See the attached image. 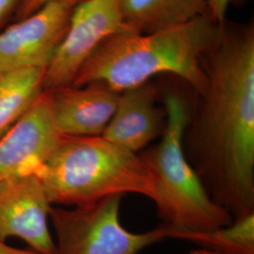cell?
<instances>
[{
	"label": "cell",
	"instance_id": "18",
	"mask_svg": "<svg viewBox=\"0 0 254 254\" xmlns=\"http://www.w3.org/2000/svg\"><path fill=\"white\" fill-rule=\"evenodd\" d=\"M0 254H41L32 250H21L17 248L10 247L5 243L4 240L0 239Z\"/></svg>",
	"mask_w": 254,
	"mask_h": 254
},
{
	"label": "cell",
	"instance_id": "16",
	"mask_svg": "<svg viewBox=\"0 0 254 254\" xmlns=\"http://www.w3.org/2000/svg\"><path fill=\"white\" fill-rule=\"evenodd\" d=\"M230 1L231 0H207L209 16L219 27H223Z\"/></svg>",
	"mask_w": 254,
	"mask_h": 254
},
{
	"label": "cell",
	"instance_id": "17",
	"mask_svg": "<svg viewBox=\"0 0 254 254\" xmlns=\"http://www.w3.org/2000/svg\"><path fill=\"white\" fill-rule=\"evenodd\" d=\"M21 0H0V31L10 17H13Z\"/></svg>",
	"mask_w": 254,
	"mask_h": 254
},
{
	"label": "cell",
	"instance_id": "12",
	"mask_svg": "<svg viewBox=\"0 0 254 254\" xmlns=\"http://www.w3.org/2000/svg\"><path fill=\"white\" fill-rule=\"evenodd\" d=\"M208 13L207 0H123V29L148 34Z\"/></svg>",
	"mask_w": 254,
	"mask_h": 254
},
{
	"label": "cell",
	"instance_id": "13",
	"mask_svg": "<svg viewBox=\"0 0 254 254\" xmlns=\"http://www.w3.org/2000/svg\"><path fill=\"white\" fill-rule=\"evenodd\" d=\"M45 68L0 73V138L13 127L44 91Z\"/></svg>",
	"mask_w": 254,
	"mask_h": 254
},
{
	"label": "cell",
	"instance_id": "5",
	"mask_svg": "<svg viewBox=\"0 0 254 254\" xmlns=\"http://www.w3.org/2000/svg\"><path fill=\"white\" fill-rule=\"evenodd\" d=\"M123 195H112L73 209L51 207L56 254H138L168 238L162 224L145 233H132L120 221Z\"/></svg>",
	"mask_w": 254,
	"mask_h": 254
},
{
	"label": "cell",
	"instance_id": "11",
	"mask_svg": "<svg viewBox=\"0 0 254 254\" xmlns=\"http://www.w3.org/2000/svg\"><path fill=\"white\" fill-rule=\"evenodd\" d=\"M158 91L150 82L123 91L113 117L102 136L131 153L140 150L166 129L165 109L156 106Z\"/></svg>",
	"mask_w": 254,
	"mask_h": 254
},
{
	"label": "cell",
	"instance_id": "15",
	"mask_svg": "<svg viewBox=\"0 0 254 254\" xmlns=\"http://www.w3.org/2000/svg\"><path fill=\"white\" fill-rule=\"evenodd\" d=\"M80 1L82 0H21L13 19L16 22L21 19L26 18L27 16L31 15L32 13H34L38 9L43 8L44 6L50 3L67 2V3H73L76 5Z\"/></svg>",
	"mask_w": 254,
	"mask_h": 254
},
{
	"label": "cell",
	"instance_id": "1",
	"mask_svg": "<svg viewBox=\"0 0 254 254\" xmlns=\"http://www.w3.org/2000/svg\"><path fill=\"white\" fill-rule=\"evenodd\" d=\"M205 56L207 83L183 148L209 197L236 219L254 212V28L223 29Z\"/></svg>",
	"mask_w": 254,
	"mask_h": 254
},
{
	"label": "cell",
	"instance_id": "6",
	"mask_svg": "<svg viewBox=\"0 0 254 254\" xmlns=\"http://www.w3.org/2000/svg\"><path fill=\"white\" fill-rule=\"evenodd\" d=\"M123 0H82L46 68L44 89L72 85L82 65L108 38L123 29Z\"/></svg>",
	"mask_w": 254,
	"mask_h": 254
},
{
	"label": "cell",
	"instance_id": "10",
	"mask_svg": "<svg viewBox=\"0 0 254 254\" xmlns=\"http://www.w3.org/2000/svg\"><path fill=\"white\" fill-rule=\"evenodd\" d=\"M45 91L55 126L62 136H102L115 113L120 96L103 83Z\"/></svg>",
	"mask_w": 254,
	"mask_h": 254
},
{
	"label": "cell",
	"instance_id": "7",
	"mask_svg": "<svg viewBox=\"0 0 254 254\" xmlns=\"http://www.w3.org/2000/svg\"><path fill=\"white\" fill-rule=\"evenodd\" d=\"M75 4L54 2L0 31V73L45 68L68 30Z\"/></svg>",
	"mask_w": 254,
	"mask_h": 254
},
{
	"label": "cell",
	"instance_id": "14",
	"mask_svg": "<svg viewBox=\"0 0 254 254\" xmlns=\"http://www.w3.org/2000/svg\"><path fill=\"white\" fill-rule=\"evenodd\" d=\"M176 239L188 240L199 247L191 254H254V212L234 219L225 227L183 234Z\"/></svg>",
	"mask_w": 254,
	"mask_h": 254
},
{
	"label": "cell",
	"instance_id": "3",
	"mask_svg": "<svg viewBox=\"0 0 254 254\" xmlns=\"http://www.w3.org/2000/svg\"><path fill=\"white\" fill-rule=\"evenodd\" d=\"M37 175L51 204L76 207L126 193L156 197L154 177L139 154L102 136H62Z\"/></svg>",
	"mask_w": 254,
	"mask_h": 254
},
{
	"label": "cell",
	"instance_id": "4",
	"mask_svg": "<svg viewBox=\"0 0 254 254\" xmlns=\"http://www.w3.org/2000/svg\"><path fill=\"white\" fill-rule=\"evenodd\" d=\"M164 109L166 129L160 142L138 154L154 177V201L168 238L232 224L234 218L209 197L184 152L183 136L191 115L189 101L182 91L170 90L164 95Z\"/></svg>",
	"mask_w": 254,
	"mask_h": 254
},
{
	"label": "cell",
	"instance_id": "9",
	"mask_svg": "<svg viewBox=\"0 0 254 254\" xmlns=\"http://www.w3.org/2000/svg\"><path fill=\"white\" fill-rule=\"evenodd\" d=\"M61 137L44 90L23 117L0 138V182L37 174Z\"/></svg>",
	"mask_w": 254,
	"mask_h": 254
},
{
	"label": "cell",
	"instance_id": "8",
	"mask_svg": "<svg viewBox=\"0 0 254 254\" xmlns=\"http://www.w3.org/2000/svg\"><path fill=\"white\" fill-rule=\"evenodd\" d=\"M51 202L37 174L0 182V239L18 237L41 254H56L48 218Z\"/></svg>",
	"mask_w": 254,
	"mask_h": 254
},
{
	"label": "cell",
	"instance_id": "2",
	"mask_svg": "<svg viewBox=\"0 0 254 254\" xmlns=\"http://www.w3.org/2000/svg\"><path fill=\"white\" fill-rule=\"evenodd\" d=\"M222 30L208 13L148 34L122 29L91 55L71 86L103 83L121 93L156 74L173 73L200 95L207 83L202 59L217 46Z\"/></svg>",
	"mask_w": 254,
	"mask_h": 254
}]
</instances>
